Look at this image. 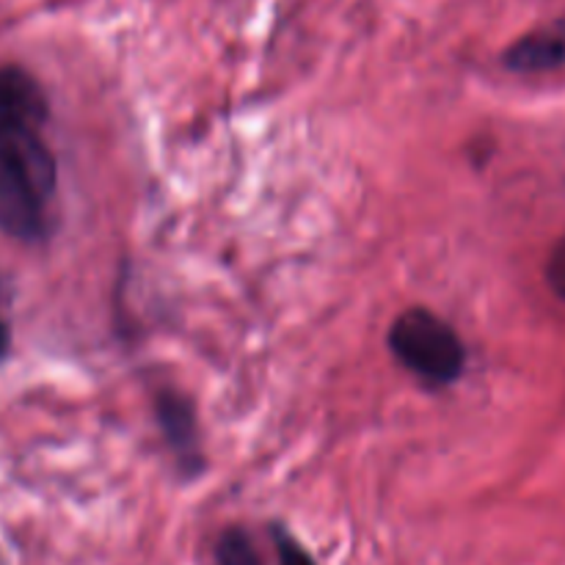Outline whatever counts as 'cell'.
<instances>
[{
    "instance_id": "cell-1",
    "label": "cell",
    "mask_w": 565,
    "mask_h": 565,
    "mask_svg": "<svg viewBox=\"0 0 565 565\" xmlns=\"http://www.w3.org/2000/svg\"><path fill=\"white\" fill-rule=\"evenodd\" d=\"M390 351L408 373L425 384L447 386L461 379L467 364L458 331L430 309H406L390 329Z\"/></svg>"
},
{
    "instance_id": "cell-2",
    "label": "cell",
    "mask_w": 565,
    "mask_h": 565,
    "mask_svg": "<svg viewBox=\"0 0 565 565\" xmlns=\"http://www.w3.org/2000/svg\"><path fill=\"white\" fill-rule=\"evenodd\" d=\"M154 412H158L160 430H163L166 441H169L182 472L199 475V469H202V450H199L196 414H193L191 401L177 395V392L163 390L154 397Z\"/></svg>"
},
{
    "instance_id": "cell-3",
    "label": "cell",
    "mask_w": 565,
    "mask_h": 565,
    "mask_svg": "<svg viewBox=\"0 0 565 565\" xmlns=\"http://www.w3.org/2000/svg\"><path fill=\"white\" fill-rule=\"evenodd\" d=\"M502 64L513 72H550L565 66V17L516 39L502 53Z\"/></svg>"
},
{
    "instance_id": "cell-4",
    "label": "cell",
    "mask_w": 565,
    "mask_h": 565,
    "mask_svg": "<svg viewBox=\"0 0 565 565\" xmlns=\"http://www.w3.org/2000/svg\"><path fill=\"white\" fill-rule=\"evenodd\" d=\"M47 119V99L31 75L0 66V125H36Z\"/></svg>"
},
{
    "instance_id": "cell-5",
    "label": "cell",
    "mask_w": 565,
    "mask_h": 565,
    "mask_svg": "<svg viewBox=\"0 0 565 565\" xmlns=\"http://www.w3.org/2000/svg\"><path fill=\"white\" fill-rule=\"evenodd\" d=\"M221 565H259L257 550L243 530H226L218 541Z\"/></svg>"
},
{
    "instance_id": "cell-6",
    "label": "cell",
    "mask_w": 565,
    "mask_h": 565,
    "mask_svg": "<svg viewBox=\"0 0 565 565\" xmlns=\"http://www.w3.org/2000/svg\"><path fill=\"white\" fill-rule=\"evenodd\" d=\"M274 541L276 552H279V565H318L312 561V555L290 533H285V530H276Z\"/></svg>"
},
{
    "instance_id": "cell-7",
    "label": "cell",
    "mask_w": 565,
    "mask_h": 565,
    "mask_svg": "<svg viewBox=\"0 0 565 565\" xmlns=\"http://www.w3.org/2000/svg\"><path fill=\"white\" fill-rule=\"evenodd\" d=\"M546 281L555 290V296H561L565 301V235L561 237L555 248L550 254V263H546Z\"/></svg>"
},
{
    "instance_id": "cell-8",
    "label": "cell",
    "mask_w": 565,
    "mask_h": 565,
    "mask_svg": "<svg viewBox=\"0 0 565 565\" xmlns=\"http://www.w3.org/2000/svg\"><path fill=\"white\" fill-rule=\"evenodd\" d=\"M9 342H11V334H9V326L0 320V362L6 359V353H9Z\"/></svg>"
}]
</instances>
